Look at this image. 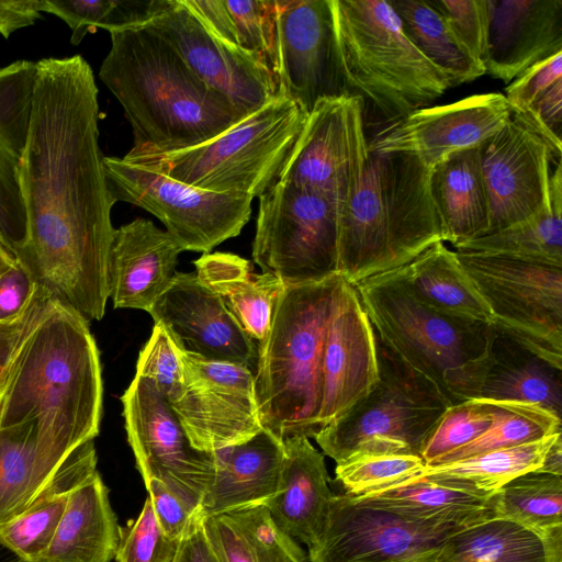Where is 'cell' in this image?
Here are the masks:
<instances>
[{
	"mask_svg": "<svg viewBox=\"0 0 562 562\" xmlns=\"http://www.w3.org/2000/svg\"><path fill=\"white\" fill-rule=\"evenodd\" d=\"M555 158L561 159V153L532 120L512 110L508 121L482 147L490 206L487 234L526 221L548 206Z\"/></svg>",
	"mask_w": 562,
	"mask_h": 562,
	"instance_id": "17",
	"label": "cell"
},
{
	"mask_svg": "<svg viewBox=\"0 0 562 562\" xmlns=\"http://www.w3.org/2000/svg\"><path fill=\"white\" fill-rule=\"evenodd\" d=\"M361 98L341 93L318 99L308 112L279 182L348 203L370 160Z\"/></svg>",
	"mask_w": 562,
	"mask_h": 562,
	"instance_id": "13",
	"label": "cell"
},
{
	"mask_svg": "<svg viewBox=\"0 0 562 562\" xmlns=\"http://www.w3.org/2000/svg\"><path fill=\"white\" fill-rule=\"evenodd\" d=\"M375 338L379 363L376 384L314 437L323 453L336 463L360 453L422 458L424 446L439 418L453 405L432 382L404 362L376 334Z\"/></svg>",
	"mask_w": 562,
	"mask_h": 562,
	"instance_id": "8",
	"label": "cell"
},
{
	"mask_svg": "<svg viewBox=\"0 0 562 562\" xmlns=\"http://www.w3.org/2000/svg\"><path fill=\"white\" fill-rule=\"evenodd\" d=\"M235 46L260 61L277 88V0H224ZM279 93V91H278Z\"/></svg>",
	"mask_w": 562,
	"mask_h": 562,
	"instance_id": "44",
	"label": "cell"
},
{
	"mask_svg": "<svg viewBox=\"0 0 562 562\" xmlns=\"http://www.w3.org/2000/svg\"><path fill=\"white\" fill-rule=\"evenodd\" d=\"M145 486L164 532L173 540H180L200 506L188 502L159 480L150 479Z\"/></svg>",
	"mask_w": 562,
	"mask_h": 562,
	"instance_id": "51",
	"label": "cell"
},
{
	"mask_svg": "<svg viewBox=\"0 0 562 562\" xmlns=\"http://www.w3.org/2000/svg\"><path fill=\"white\" fill-rule=\"evenodd\" d=\"M109 190L115 200L155 215L182 250L210 252L236 237L251 215L252 198L202 190L116 157H104Z\"/></svg>",
	"mask_w": 562,
	"mask_h": 562,
	"instance_id": "12",
	"label": "cell"
},
{
	"mask_svg": "<svg viewBox=\"0 0 562 562\" xmlns=\"http://www.w3.org/2000/svg\"><path fill=\"white\" fill-rule=\"evenodd\" d=\"M431 168L414 157L374 155L339 211L337 273L351 284L397 269L442 241Z\"/></svg>",
	"mask_w": 562,
	"mask_h": 562,
	"instance_id": "4",
	"label": "cell"
},
{
	"mask_svg": "<svg viewBox=\"0 0 562 562\" xmlns=\"http://www.w3.org/2000/svg\"><path fill=\"white\" fill-rule=\"evenodd\" d=\"M179 349L204 359L256 367L257 344L196 272H176L148 312Z\"/></svg>",
	"mask_w": 562,
	"mask_h": 562,
	"instance_id": "22",
	"label": "cell"
},
{
	"mask_svg": "<svg viewBox=\"0 0 562 562\" xmlns=\"http://www.w3.org/2000/svg\"><path fill=\"white\" fill-rule=\"evenodd\" d=\"M494 518L517 522L541 533L562 529V476L533 470L492 494Z\"/></svg>",
	"mask_w": 562,
	"mask_h": 562,
	"instance_id": "41",
	"label": "cell"
},
{
	"mask_svg": "<svg viewBox=\"0 0 562 562\" xmlns=\"http://www.w3.org/2000/svg\"><path fill=\"white\" fill-rule=\"evenodd\" d=\"M463 528L413 520L334 495L310 562H435L443 541Z\"/></svg>",
	"mask_w": 562,
	"mask_h": 562,
	"instance_id": "14",
	"label": "cell"
},
{
	"mask_svg": "<svg viewBox=\"0 0 562 562\" xmlns=\"http://www.w3.org/2000/svg\"><path fill=\"white\" fill-rule=\"evenodd\" d=\"M355 288L376 336L457 404L468 368L485 350L490 324L430 310L395 270L367 278Z\"/></svg>",
	"mask_w": 562,
	"mask_h": 562,
	"instance_id": "9",
	"label": "cell"
},
{
	"mask_svg": "<svg viewBox=\"0 0 562 562\" xmlns=\"http://www.w3.org/2000/svg\"><path fill=\"white\" fill-rule=\"evenodd\" d=\"M519 401L562 416V369L490 324L484 352L465 374L458 401Z\"/></svg>",
	"mask_w": 562,
	"mask_h": 562,
	"instance_id": "23",
	"label": "cell"
},
{
	"mask_svg": "<svg viewBox=\"0 0 562 562\" xmlns=\"http://www.w3.org/2000/svg\"><path fill=\"white\" fill-rule=\"evenodd\" d=\"M15 258L13 252L0 243V272ZM27 329H19L0 324V390L11 359Z\"/></svg>",
	"mask_w": 562,
	"mask_h": 562,
	"instance_id": "55",
	"label": "cell"
},
{
	"mask_svg": "<svg viewBox=\"0 0 562 562\" xmlns=\"http://www.w3.org/2000/svg\"><path fill=\"white\" fill-rule=\"evenodd\" d=\"M135 375L150 381L172 402L183 386L179 348L167 329L155 324L148 341L139 352Z\"/></svg>",
	"mask_w": 562,
	"mask_h": 562,
	"instance_id": "48",
	"label": "cell"
},
{
	"mask_svg": "<svg viewBox=\"0 0 562 562\" xmlns=\"http://www.w3.org/2000/svg\"><path fill=\"white\" fill-rule=\"evenodd\" d=\"M329 9L344 93L368 100L394 122L452 88L408 38L389 0H329Z\"/></svg>",
	"mask_w": 562,
	"mask_h": 562,
	"instance_id": "6",
	"label": "cell"
},
{
	"mask_svg": "<svg viewBox=\"0 0 562 562\" xmlns=\"http://www.w3.org/2000/svg\"><path fill=\"white\" fill-rule=\"evenodd\" d=\"M128 443L144 483L156 479L201 506L215 474L213 452L192 447L168 400L135 375L121 397Z\"/></svg>",
	"mask_w": 562,
	"mask_h": 562,
	"instance_id": "16",
	"label": "cell"
},
{
	"mask_svg": "<svg viewBox=\"0 0 562 562\" xmlns=\"http://www.w3.org/2000/svg\"><path fill=\"white\" fill-rule=\"evenodd\" d=\"M482 147L483 144L457 151L431 168L430 190L443 241L453 246L488 232Z\"/></svg>",
	"mask_w": 562,
	"mask_h": 562,
	"instance_id": "30",
	"label": "cell"
},
{
	"mask_svg": "<svg viewBox=\"0 0 562 562\" xmlns=\"http://www.w3.org/2000/svg\"><path fill=\"white\" fill-rule=\"evenodd\" d=\"M199 279L222 300L243 330L258 345L269 333L283 282L256 273L249 260L231 252L203 254L194 262Z\"/></svg>",
	"mask_w": 562,
	"mask_h": 562,
	"instance_id": "31",
	"label": "cell"
},
{
	"mask_svg": "<svg viewBox=\"0 0 562 562\" xmlns=\"http://www.w3.org/2000/svg\"><path fill=\"white\" fill-rule=\"evenodd\" d=\"M353 497L413 520L458 528L494 518L492 494L422 475Z\"/></svg>",
	"mask_w": 562,
	"mask_h": 562,
	"instance_id": "33",
	"label": "cell"
},
{
	"mask_svg": "<svg viewBox=\"0 0 562 562\" xmlns=\"http://www.w3.org/2000/svg\"><path fill=\"white\" fill-rule=\"evenodd\" d=\"M435 562H562V529L541 533L490 518L449 536Z\"/></svg>",
	"mask_w": 562,
	"mask_h": 562,
	"instance_id": "35",
	"label": "cell"
},
{
	"mask_svg": "<svg viewBox=\"0 0 562 562\" xmlns=\"http://www.w3.org/2000/svg\"><path fill=\"white\" fill-rule=\"evenodd\" d=\"M559 437L561 432L449 463L426 465L418 475L476 493L493 494L514 477L538 470Z\"/></svg>",
	"mask_w": 562,
	"mask_h": 562,
	"instance_id": "38",
	"label": "cell"
},
{
	"mask_svg": "<svg viewBox=\"0 0 562 562\" xmlns=\"http://www.w3.org/2000/svg\"><path fill=\"white\" fill-rule=\"evenodd\" d=\"M182 248L151 221L136 218L114 229L108 259V292L115 308L149 312L176 274Z\"/></svg>",
	"mask_w": 562,
	"mask_h": 562,
	"instance_id": "25",
	"label": "cell"
},
{
	"mask_svg": "<svg viewBox=\"0 0 562 562\" xmlns=\"http://www.w3.org/2000/svg\"><path fill=\"white\" fill-rule=\"evenodd\" d=\"M486 302L492 324L562 369V266L456 251Z\"/></svg>",
	"mask_w": 562,
	"mask_h": 562,
	"instance_id": "10",
	"label": "cell"
},
{
	"mask_svg": "<svg viewBox=\"0 0 562 562\" xmlns=\"http://www.w3.org/2000/svg\"><path fill=\"white\" fill-rule=\"evenodd\" d=\"M45 12V0H0V34L8 38L13 32L30 26Z\"/></svg>",
	"mask_w": 562,
	"mask_h": 562,
	"instance_id": "54",
	"label": "cell"
},
{
	"mask_svg": "<svg viewBox=\"0 0 562 562\" xmlns=\"http://www.w3.org/2000/svg\"><path fill=\"white\" fill-rule=\"evenodd\" d=\"M156 4L157 0H45V12L65 21L72 32L70 43L78 45L99 27L111 32L148 21Z\"/></svg>",
	"mask_w": 562,
	"mask_h": 562,
	"instance_id": "43",
	"label": "cell"
},
{
	"mask_svg": "<svg viewBox=\"0 0 562 562\" xmlns=\"http://www.w3.org/2000/svg\"><path fill=\"white\" fill-rule=\"evenodd\" d=\"M179 540L169 538L160 527L149 497L140 514L120 528L116 562H173Z\"/></svg>",
	"mask_w": 562,
	"mask_h": 562,
	"instance_id": "47",
	"label": "cell"
},
{
	"mask_svg": "<svg viewBox=\"0 0 562 562\" xmlns=\"http://www.w3.org/2000/svg\"><path fill=\"white\" fill-rule=\"evenodd\" d=\"M393 270L412 294L430 310L456 319L492 324L491 311L457 252L442 241Z\"/></svg>",
	"mask_w": 562,
	"mask_h": 562,
	"instance_id": "34",
	"label": "cell"
},
{
	"mask_svg": "<svg viewBox=\"0 0 562 562\" xmlns=\"http://www.w3.org/2000/svg\"><path fill=\"white\" fill-rule=\"evenodd\" d=\"M279 491L265 506L277 526L310 548L319 538L331 497L324 453L306 437L283 441Z\"/></svg>",
	"mask_w": 562,
	"mask_h": 562,
	"instance_id": "28",
	"label": "cell"
},
{
	"mask_svg": "<svg viewBox=\"0 0 562 562\" xmlns=\"http://www.w3.org/2000/svg\"><path fill=\"white\" fill-rule=\"evenodd\" d=\"M279 95L307 113L324 97L344 93L338 79L329 0H277Z\"/></svg>",
	"mask_w": 562,
	"mask_h": 562,
	"instance_id": "21",
	"label": "cell"
},
{
	"mask_svg": "<svg viewBox=\"0 0 562 562\" xmlns=\"http://www.w3.org/2000/svg\"><path fill=\"white\" fill-rule=\"evenodd\" d=\"M99 146L98 88L80 55L36 61L20 184L27 238L14 254L50 299L88 322L105 312L115 203Z\"/></svg>",
	"mask_w": 562,
	"mask_h": 562,
	"instance_id": "1",
	"label": "cell"
},
{
	"mask_svg": "<svg viewBox=\"0 0 562 562\" xmlns=\"http://www.w3.org/2000/svg\"><path fill=\"white\" fill-rule=\"evenodd\" d=\"M379 380L376 338L353 284L334 291L323 355L319 430L364 397Z\"/></svg>",
	"mask_w": 562,
	"mask_h": 562,
	"instance_id": "20",
	"label": "cell"
},
{
	"mask_svg": "<svg viewBox=\"0 0 562 562\" xmlns=\"http://www.w3.org/2000/svg\"><path fill=\"white\" fill-rule=\"evenodd\" d=\"M488 401L495 406L491 427L475 440L440 457L430 465L449 463L561 432V418L540 405L519 401Z\"/></svg>",
	"mask_w": 562,
	"mask_h": 562,
	"instance_id": "42",
	"label": "cell"
},
{
	"mask_svg": "<svg viewBox=\"0 0 562 562\" xmlns=\"http://www.w3.org/2000/svg\"><path fill=\"white\" fill-rule=\"evenodd\" d=\"M36 63L0 67V243L13 255L27 238L20 166L29 138Z\"/></svg>",
	"mask_w": 562,
	"mask_h": 562,
	"instance_id": "26",
	"label": "cell"
},
{
	"mask_svg": "<svg viewBox=\"0 0 562 562\" xmlns=\"http://www.w3.org/2000/svg\"><path fill=\"white\" fill-rule=\"evenodd\" d=\"M340 276L285 285L270 329L258 344L254 372L261 425L284 441L319 431L323 355L330 304Z\"/></svg>",
	"mask_w": 562,
	"mask_h": 562,
	"instance_id": "5",
	"label": "cell"
},
{
	"mask_svg": "<svg viewBox=\"0 0 562 562\" xmlns=\"http://www.w3.org/2000/svg\"><path fill=\"white\" fill-rule=\"evenodd\" d=\"M552 147L562 154V79L542 92L525 111Z\"/></svg>",
	"mask_w": 562,
	"mask_h": 562,
	"instance_id": "52",
	"label": "cell"
},
{
	"mask_svg": "<svg viewBox=\"0 0 562 562\" xmlns=\"http://www.w3.org/2000/svg\"><path fill=\"white\" fill-rule=\"evenodd\" d=\"M179 352L183 386L169 404L192 447L214 452L262 430L251 369Z\"/></svg>",
	"mask_w": 562,
	"mask_h": 562,
	"instance_id": "15",
	"label": "cell"
},
{
	"mask_svg": "<svg viewBox=\"0 0 562 562\" xmlns=\"http://www.w3.org/2000/svg\"><path fill=\"white\" fill-rule=\"evenodd\" d=\"M93 440L78 447L34 501L0 528V544L23 562H37L48 548L72 490L97 472Z\"/></svg>",
	"mask_w": 562,
	"mask_h": 562,
	"instance_id": "32",
	"label": "cell"
},
{
	"mask_svg": "<svg viewBox=\"0 0 562 562\" xmlns=\"http://www.w3.org/2000/svg\"><path fill=\"white\" fill-rule=\"evenodd\" d=\"M469 50L485 67L488 37L487 0H430Z\"/></svg>",
	"mask_w": 562,
	"mask_h": 562,
	"instance_id": "49",
	"label": "cell"
},
{
	"mask_svg": "<svg viewBox=\"0 0 562 562\" xmlns=\"http://www.w3.org/2000/svg\"><path fill=\"white\" fill-rule=\"evenodd\" d=\"M210 88L248 115L279 95L269 70L255 57L210 32L184 0H158L146 21Z\"/></svg>",
	"mask_w": 562,
	"mask_h": 562,
	"instance_id": "18",
	"label": "cell"
},
{
	"mask_svg": "<svg viewBox=\"0 0 562 562\" xmlns=\"http://www.w3.org/2000/svg\"><path fill=\"white\" fill-rule=\"evenodd\" d=\"M120 526L97 471L71 492L56 532L37 562H111Z\"/></svg>",
	"mask_w": 562,
	"mask_h": 562,
	"instance_id": "29",
	"label": "cell"
},
{
	"mask_svg": "<svg viewBox=\"0 0 562 562\" xmlns=\"http://www.w3.org/2000/svg\"><path fill=\"white\" fill-rule=\"evenodd\" d=\"M550 202L520 223L454 245L457 251L512 256L562 266V165L555 164L549 183Z\"/></svg>",
	"mask_w": 562,
	"mask_h": 562,
	"instance_id": "37",
	"label": "cell"
},
{
	"mask_svg": "<svg viewBox=\"0 0 562 562\" xmlns=\"http://www.w3.org/2000/svg\"><path fill=\"white\" fill-rule=\"evenodd\" d=\"M562 79V52L529 67L506 88L505 98L513 111L525 112L555 81Z\"/></svg>",
	"mask_w": 562,
	"mask_h": 562,
	"instance_id": "50",
	"label": "cell"
},
{
	"mask_svg": "<svg viewBox=\"0 0 562 562\" xmlns=\"http://www.w3.org/2000/svg\"><path fill=\"white\" fill-rule=\"evenodd\" d=\"M99 77L124 109L132 149L169 153L225 132L243 114L205 85L147 22L110 32Z\"/></svg>",
	"mask_w": 562,
	"mask_h": 562,
	"instance_id": "3",
	"label": "cell"
},
{
	"mask_svg": "<svg viewBox=\"0 0 562 562\" xmlns=\"http://www.w3.org/2000/svg\"><path fill=\"white\" fill-rule=\"evenodd\" d=\"M338 220L330 199L278 181L259 198L252 259L284 285L338 274Z\"/></svg>",
	"mask_w": 562,
	"mask_h": 562,
	"instance_id": "11",
	"label": "cell"
},
{
	"mask_svg": "<svg viewBox=\"0 0 562 562\" xmlns=\"http://www.w3.org/2000/svg\"><path fill=\"white\" fill-rule=\"evenodd\" d=\"M485 71L510 83L562 52V0H487Z\"/></svg>",
	"mask_w": 562,
	"mask_h": 562,
	"instance_id": "24",
	"label": "cell"
},
{
	"mask_svg": "<svg viewBox=\"0 0 562 562\" xmlns=\"http://www.w3.org/2000/svg\"><path fill=\"white\" fill-rule=\"evenodd\" d=\"M88 323L50 299L20 341L0 390V429L32 423L53 475L99 434L103 385Z\"/></svg>",
	"mask_w": 562,
	"mask_h": 562,
	"instance_id": "2",
	"label": "cell"
},
{
	"mask_svg": "<svg viewBox=\"0 0 562 562\" xmlns=\"http://www.w3.org/2000/svg\"><path fill=\"white\" fill-rule=\"evenodd\" d=\"M413 44L451 80L452 87L486 74L459 41L446 18L426 0H389Z\"/></svg>",
	"mask_w": 562,
	"mask_h": 562,
	"instance_id": "39",
	"label": "cell"
},
{
	"mask_svg": "<svg viewBox=\"0 0 562 562\" xmlns=\"http://www.w3.org/2000/svg\"><path fill=\"white\" fill-rule=\"evenodd\" d=\"M53 477L32 423L1 428L0 528L24 512Z\"/></svg>",
	"mask_w": 562,
	"mask_h": 562,
	"instance_id": "40",
	"label": "cell"
},
{
	"mask_svg": "<svg viewBox=\"0 0 562 562\" xmlns=\"http://www.w3.org/2000/svg\"><path fill=\"white\" fill-rule=\"evenodd\" d=\"M307 114L280 94L202 144L169 153L131 149L122 159L202 190L259 199L279 181Z\"/></svg>",
	"mask_w": 562,
	"mask_h": 562,
	"instance_id": "7",
	"label": "cell"
},
{
	"mask_svg": "<svg viewBox=\"0 0 562 562\" xmlns=\"http://www.w3.org/2000/svg\"><path fill=\"white\" fill-rule=\"evenodd\" d=\"M204 528L223 562H310L265 505L205 517Z\"/></svg>",
	"mask_w": 562,
	"mask_h": 562,
	"instance_id": "36",
	"label": "cell"
},
{
	"mask_svg": "<svg viewBox=\"0 0 562 562\" xmlns=\"http://www.w3.org/2000/svg\"><path fill=\"white\" fill-rule=\"evenodd\" d=\"M204 518L200 508L179 540L173 562H223L206 535Z\"/></svg>",
	"mask_w": 562,
	"mask_h": 562,
	"instance_id": "53",
	"label": "cell"
},
{
	"mask_svg": "<svg viewBox=\"0 0 562 562\" xmlns=\"http://www.w3.org/2000/svg\"><path fill=\"white\" fill-rule=\"evenodd\" d=\"M539 471L562 476V440L559 437L547 452Z\"/></svg>",
	"mask_w": 562,
	"mask_h": 562,
	"instance_id": "56",
	"label": "cell"
},
{
	"mask_svg": "<svg viewBox=\"0 0 562 562\" xmlns=\"http://www.w3.org/2000/svg\"><path fill=\"white\" fill-rule=\"evenodd\" d=\"M495 406L488 400H468L449 406L429 435L422 458L426 465L484 434L493 424Z\"/></svg>",
	"mask_w": 562,
	"mask_h": 562,
	"instance_id": "46",
	"label": "cell"
},
{
	"mask_svg": "<svg viewBox=\"0 0 562 562\" xmlns=\"http://www.w3.org/2000/svg\"><path fill=\"white\" fill-rule=\"evenodd\" d=\"M510 114L504 94H474L417 109L376 134L368 147L374 155L402 154L432 168L457 151L484 144Z\"/></svg>",
	"mask_w": 562,
	"mask_h": 562,
	"instance_id": "19",
	"label": "cell"
},
{
	"mask_svg": "<svg viewBox=\"0 0 562 562\" xmlns=\"http://www.w3.org/2000/svg\"><path fill=\"white\" fill-rule=\"evenodd\" d=\"M336 481L345 494L360 496L412 479L426 467L423 458L412 454L360 453L336 463Z\"/></svg>",
	"mask_w": 562,
	"mask_h": 562,
	"instance_id": "45",
	"label": "cell"
},
{
	"mask_svg": "<svg viewBox=\"0 0 562 562\" xmlns=\"http://www.w3.org/2000/svg\"><path fill=\"white\" fill-rule=\"evenodd\" d=\"M213 453L215 474L200 506L204 517L265 505L277 495L284 447L269 430Z\"/></svg>",
	"mask_w": 562,
	"mask_h": 562,
	"instance_id": "27",
	"label": "cell"
}]
</instances>
